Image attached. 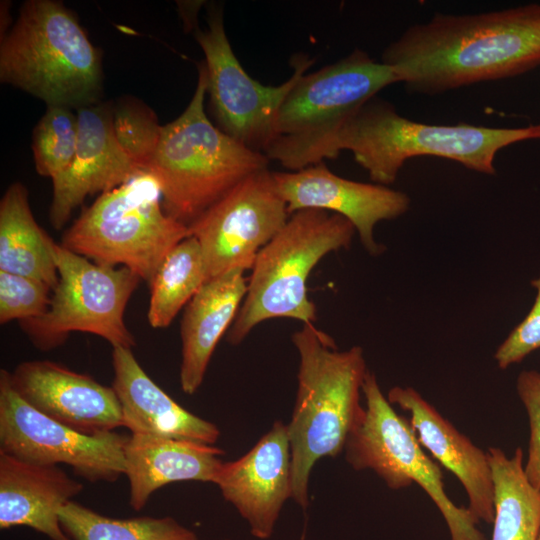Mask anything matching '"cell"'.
<instances>
[{
    "label": "cell",
    "instance_id": "8992f818",
    "mask_svg": "<svg viewBox=\"0 0 540 540\" xmlns=\"http://www.w3.org/2000/svg\"><path fill=\"white\" fill-rule=\"evenodd\" d=\"M534 139L533 125L522 128H494L467 123L427 124L412 121L376 96L349 120L338 150H349L355 161L376 184H392L413 157L450 159L484 174H495L498 151L516 142Z\"/></svg>",
    "mask_w": 540,
    "mask_h": 540
},
{
    "label": "cell",
    "instance_id": "4fadbf2b",
    "mask_svg": "<svg viewBox=\"0 0 540 540\" xmlns=\"http://www.w3.org/2000/svg\"><path fill=\"white\" fill-rule=\"evenodd\" d=\"M289 219L273 172L253 173L189 225L200 244L208 280L252 268L258 252Z\"/></svg>",
    "mask_w": 540,
    "mask_h": 540
},
{
    "label": "cell",
    "instance_id": "4316f807",
    "mask_svg": "<svg viewBox=\"0 0 540 540\" xmlns=\"http://www.w3.org/2000/svg\"><path fill=\"white\" fill-rule=\"evenodd\" d=\"M78 139L77 113L63 106H48L32 136L37 173L54 179L66 171L74 160Z\"/></svg>",
    "mask_w": 540,
    "mask_h": 540
},
{
    "label": "cell",
    "instance_id": "f546056e",
    "mask_svg": "<svg viewBox=\"0 0 540 540\" xmlns=\"http://www.w3.org/2000/svg\"><path fill=\"white\" fill-rule=\"evenodd\" d=\"M517 393L529 419L530 437L525 473L531 484L540 490V372L522 371L517 378Z\"/></svg>",
    "mask_w": 540,
    "mask_h": 540
},
{
    "label": "cell",
    "instance_id": "e575fe53",
    "mask_svg": "<svg viewBox=\"0 0 540 540\" xmlns=\"http://www.w3.org/2000/svg\"><path fill=\"white\" fill-rule=\"evenodd\" d=\"M538 540H540V534H539V538H538Z\"/></svg>",
    "mask_w": 540,
    "mask_h": 540
},
{
    "label": "cell",
    "instance_id": "9c48e42d",
    "mask_svg": "<svg viewBox=\"0 0 540 540\" xmlns=\"http://www.w3.org/2000/svg\"><path fill=\"white\" fill-rule=\"evenodd\" d=\"M362 394L365 406L344 447L347 463L356 471H374L390 489L418 484L444 517L451 540H486L469 509L448 497L440 466L423 451L408 420L396 413L370 371Z\"/></svg>",
    "mask_w": 540,
    "mask_h": 540
},
{
    "label": "cell",
    "instance_id": "d6a6232c",
    "mask_svg": "<svg viewBox=\"0 0 540 540\" xmlns=\"http://www.w3.org/2000/svg\"><path fill=\"white\" fill-rule=\"evenodd\" d=\"M534 139H540V124L533 125Z\"/></svg>",
    "mask_w": 540,
    "mask_h": 540
},
{
    "label": "cell",
    "instance_id": "277c9868",
    "mask_svg": "<svg viewBox=\"0 0 540 540\" xmlns=\"http://www.w3.org/2000/svg\"><path fill=\"white\" fill-rule=\"evenodd\" d=\"M207 73L199 65L185 110L162 126L145 172L159 184L164 211L191 225L244 179L268 168L269 159L223 132L205 113Z\"/></svg>",
    "mask_w": 540,
    "mask_h": 540
},
{
    "label": "cell",
    "instance_id": "836d02e7",
    "mask_svg": "<svg viewBox=\"0 0 540 540\" xmlns=\"http://www.w3.org/2000/svg\"><path fill=\"white\" fill-rule=\"evenodd\" d=\"M298 540H306L305 535L303 534Z\"/></svg>",
    "mask_w": 540,
    "mask_h": 540
},
{
    "label": "cell",
    "instance_id": "30bf717a",
    "mask_svg": "<svg viewBox=\"0 0 540 540\" xmlns=\"http://www.w3.org/2000/svg\"><path fill=\"white\" fill-rule=\"evenodd\" d=\"M54 258L58 283L47 311L19 322L33 345L49 351L70 333L84 332L102 337L112 347L132 349L136 341L124 314L141 278L127 267L95 263L57 243Z\"/></svg>",
    "mask_w": 540,
    "mask_h": 540
},
{
    "label": "cell",
    "instance_id": "603a6c76",
    "mask_svg": "<svg viewBox=\"0 0 540 540\" xmlns=\"http://www.w3.org/2000/svg\"><path fill=\"white\" fill-rule=\"evenodd\" d=\"M54 245L33 216L28 189L21 182L12 183L0 201V271L41 280L54 289Z\"/></svg>",
    "mask_w": 540,
    "mask_h": 540
},
{
    "label": "cell",
    "instance_id": "8fae6325",
    "mask_svg": "<svg viewBox=\"0 0 540 540\" xmlns=\"http://www.w3.org/2000/svg\"><path fill=\"white\" fill-rule=\"evenodd\" d=\"M207 23L205 30L197 27L195 38L205 56L207 94L217 126L246 147L264 154L285 97L314 59L304 54L294 56V70L286 82L263 85L244 70L235 56L220 6H210Z\"/></svg>",
    "mask_w": 540,
    "mask_h": 540
},
{
    "label": "cell",
    "instance_id": "3957f363",
    "mask_svg": "<svg viewBox=\"0 0 540 540\" xmlns=\"http://www.w3.org/2000/svg\"><path fill=\"white\" fill-rule=\"evenodd\" d=\"M0 81L48 106L78 110L99 103L102 54L62 2L29 0L1 37Z\"/></svg>",
    "mask_w": 540,
    "mask_h": 540
},
{
    "label": "cell",
    "instance_id": "83f0119b",
    "mask_svg": "<svg viewBox=\"0 0 540 540\" xmlns=\"http://www.w3.org/2000/svg\"><path fill=\"white\" fill-rule=\"evenodd\" d=\"M162 126L141 100L123 97L113 103V131L121 148L145 172L159 142Z\"/></svg>",
    "mask_w": 540,
    "mask_h": 540
},
{
    "label": "cell",
    "instance_id": "cb8c5ba5",
    "mask_svg": "<svg viewBox=\"0 0 540 540\" xmlns=\"http://www.w3.org/2000/svg\"><path fill=\"white\" fill-rule=\"evenodd\" d=\"M492 471L494 520L491 540H538L540 490L529 481L518 447L512 457L497 447L487 451Z\"/></svg>",
    "mask_w": 540,
    "mask_h": 540
},
{
    "label": "cell",
    "instance_id": "52a82bcc",
    "mask_svg": "<svg viewBox=\"0 0 540 540\" xmlns=\"http://www.w3.org/2000/svg\"><path fill=\"white\" fill-rule=\"evenodd\" d=\"M356 230L341 215L320 209L291 214L284 227L258 252L245 298L228 331L227 341L240 344L259 323L291 318L316 320L307 296V280L327 254L348 248Z\"/></svg>",
    "mask_w": 540,
    "mask_h": 540
},
{
    "label": "cell",
    "instance_id": "7a4b0ae2",
    "mask_svg": "<svg viewBox=\"0 0 540 540\" xmlns=\"http://www.w3.org/2000/svg\"><path fill=\"white\" fill-rule=\"evenodd\" d=\"M299 355L296 400L287 424L291 450L292 499L303 510L310 503L312 468L344 450L358 420L367 369L361 347L338 350L313 323L292 334Z\"/></svg>",
    "mask_w": 540,
    "mask_h": 540
},
{
    "label": "cell",
    "instance_id": "ac0fdd59",
    "mask_svg": "<svg viewBox=\"0 0 540 540\" xmlns=\"http://www.w3.org/2000/svg\"><path fill=\"white\" fill-rule=\"evenodd\" d=\"M387 399L409 414L419 443L464 487L468 509L478 521L493 523L494 493L487 452L477 447L411 387L395 386Z\"/></svg>",
    "mask_w": 540,
    "mask_h": 540
},
{
    "label": "cell",
    "instance_id": "d6986e66",
    "mask_svg": "<svg viewBox=\"0 0 540 540\" xmlns=\"http://www.w3.org/2000/svg\"><path fill=\"white\" fill-rule=\"evenodd\" d=\"M83 490L57 465L27 462L0 451V529L30 527L51 540H72L63 530L61 508Z\"/></svg>",
    "mask_w": 540,
    "mask_h": 540
},
{
    "label": "cell",
    "instance_id": "d590c367",
    "mask_svg": "<svg viewBox=\"0 0 540 540\" xmlns=\"http://www.w3.org/2000/svg\"><path fill=\"white\" fill-rule=\"evenodd\" d=\"M224 540H231V539H224Z\"/></svg>",
    "mask_w": 540,
    "mask_h": 540
},
{
    "label": "cell",
    "instance_id": "7402d4cb",
    "mask_svg": "<svg viewBox=\"0 0 540 540\" xmlns=\"http://www.w3.org/2000/svg\"><path fill=\"white\" fill-rule=\"evenodd\" d=\"M246 291L244 271L232 270L208 280L187 304L180 328L184 393L194 394L203 383L212 354L232 326Z\"/></svg>",
    "mask_w": 540,
    "mask_h": 540
},
{
    "label": "cell",
    "instance_id": "ffe728a7",
    "mask_svg": "<svg viewBox=\"0 0 540 540\" xmlns=\"http://www.w3.org/2000/svg\"><path fill=\"white\" fill-rule=\"evenodd\" d=\"M112 387L121 405L123 424L131 433L191 440L214 445L219 428L187 411L143 370L132 349L113 347Z\"/></svg>",
    "mask_w": 540,
    "mask_h": 540
},
{
    "label": "cell",
    "instance_id": "5b68a950",
    "mask_svg": "<svg viewBox=\"0 0 540 540\" xmlns=\"http://www.w3.org/2000/svg\"><path fill=\"white\" fill-rule=\"evenodd\" d=\"M396 82L390 67L362 50L303 74L279 109L264 154L290 171L336 158L339 137L349 120L380 90Z\"/></svg>",
    "mask_w": 540,
    "mask_h": 540
},
{
    "label": "cell",
    "instance_id": "ba28073f",
    "mask_svg": "<svg viewBox=\"0 0 540 540\" xmlns=\"http://www.w3.org/2000/svg\"><path fill=\"white\" fill-rule=\"evenodd\" d=\"M188 236L189 227L164 211L156 179L141 172L83 209L60 244L95 263L127 267L149 285Z\"/></svg>",
    "mask_w": 540,
    "mask_h": 540
},
{
    "label": "cell",
    "instance_id": "4dcf8cb0",
    "mask_svg": "<svg viewBox=\"0 0 540 540\" xmlns=\"http://www.w3.org/2000/svg\"><path fill=\"white\" fill-rule=\"evenodd\" d=\"M531 284L536 289L532 308L494 354V359L501 369L522 361L528 354L540 348V275Z\"/></svg>",
    "mask_w": 540,
    "mask_h": 540
},
{
    "label": "cell",
    "instance_id": "7c38bea8",
    "mask_svg": "<svg viewBox=\"0 0 540 540\" xmlns=\"http://www.w3.org/2000/svg\"><path fill=\"white\" fill-rule=\"evenodd\" d=\"M128 436L115 431L87 435L26 403L0 370V451L40 465L66 464L89 482H114L125 474Z\"/></svg>",
    "mask_w": 540,
    "mask_h": 540
},
{
    "label": "cell",
    "instance_id": "e0dca14e",
    "mask_svg": "<svg viewBox=\"0 0 540 540\" xmlns=\"http://www.w3.org/2000/svg\"><path fill=\"white\" fill-rule=\"evenodd\" d=\"M79 139L69 168L52 179L50 223L62 229L76 207L95 193L110 191L141 171L119 145L113 131V103L77 110Z\"/></svg>",
    "mask_w": 540,
    "mask_h": 540
},
{
    "label": "cell",
    "instance_id": "2e32d148",
    "mask_svg": "<svg viewBox=\"0 0 540 540\" xmlns=\"http://www.w3.org/2000/svg\"><path fill=\"white\" fill-rule=\"evenodd\" d=\"M214 484L248 523L251 534L269 539L283 505L292 497L287 424L274 422L246 454L223 462Z\"/></svg>",
    "mask_w": 540,
    "mask_h": 540
},
{
    "label": "cell",
    "instance_id": "484cf974",
    "mask_svg": "<svg viewBox=\"0 0 540 540\" xmlns=\"http://www.w3.org/2000/svg\"><path fill=\"white\" fill-rule=\"evenodd\" d=\"M59 519L72 540H199L169 516L111 518L72 500L61 508Z\"/></svg>",
    "mask_w": 540,
    "mask_h": 540
},
{
    "label": "cell",
    "instance_id": "9a60e30c",
    "mask_svg": "<svg viewBox=\"0 0 540 540\" xmlns=\"http://www.w3.org/2000/svg\"><path fill=\"white\" fill-rule=\"evenodd\" d=\"M10 381L26 403L78 432L99 435L124 426L113 387L87 374L53 361L32 360L10 372Z\"/></svg>",
    "mask_w": 540,
    "mask_h": 540
},
{
    "label": "cell",
    "instance_id": "f1b7e54d",
    "mask_svg": "<svg viewBox=\"0 0 540 540\" xmlns=\"http://www.w3.org/2000/svg\"><path fill=\"white\" fill-rule=\"evenodd\" d=\"M51 291L41 280L0 271V323L42 316L49 307Z\"/></svg>",
    "mask_w": 540,
    "mask_h": 540
},
{
    "label": "cell",
    "instance_id": "d4e9b609",
    "mask_svg": "<svg viewBox=\"0 0 540 540\" xmlns=\"http://www.w3.org/2000/svg\"><path fill=\"white\" fill-rule=\"evenodd\" d=\"M207 281L200 244L190 235L167 254L149 284L147 318L151 327H168Z\"/></svg>",
    "mask_w": 540,
    "mask_h": 540
},
{
    "label": "cell",
    "instance_id": "6da1fadb",
    "mask_svg": "<svg viewBox=\"0 0 540 540\" xmlns=\"http://www.w3.org/2000/svg\"><path fill=\"white\" fill-rule=\"evenodd\" d=\"M381 62L409 91L431 95L521 75L540 65V4L436 13L390 43Z\"/></svg>",
    "mask_w": 540,
    "mask_h": 540
},
{
    "label": "cell",
    "instance_id": "44dd1931",
    "mask_svg": "<svg viewBox=\"0 0 540 540\" xmlns=\"http://www.w3.org/2000/svg\"><path fill=\"white\" fill-rule=\"evenodd\" d=\"M224 451L201 442L131 433L124 447L130 506L138 511L153 492L173 482L214 483Z\"/></svg>",
    "mask_w": 540,
    "mask_h": 540
},
{
    "label": "cell",
    "instance_id": "1f68e13d",
    "mask_svg": "<svg viewBox=\"0 0 540 540\" xmlns=\"http://www.w3.org/2000/svg\"><path fill=\"white\" fill-rule=\"evenodd\" d=\"M203 2L198 1H180L178 2L179 15L183 21L185 29L188 31L196 30L197 14Z\"/></svg>",
    "mask_w": 540,
    "mask_h": 540
},
{
    "label": "cell",
    "instance_id": "5bb4252c",
    "mask_svg": "<svg viewBox=\"0 0 540 540\" xmlns=\"http://www.w3.org/2000/svg\"><path fill=\"white\" fill-rule=\"evenodd\" d=\"M276 189L289 214L320 209L352 223L362 245L372 255L383 252L374 238L376 224L406 213L410 198L386 185L363 183L334 174L324 162L290 172H273Z\"/></svg>",
    "mask_w": 540,
    "mask_h": 540
}]
</instances>
